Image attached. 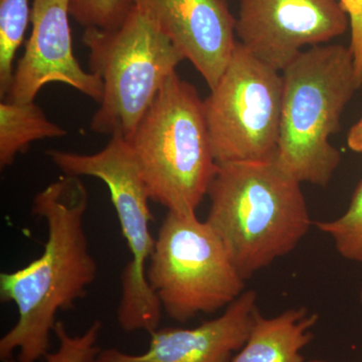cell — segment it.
<instances>
[{"label":"cell","instance_id":"277c9868","mask_svg":"<svg viewBox=\"0 0 362 362\" xmlns=\"http://www.w3.org/2000/svg\"><path fill=\"white\" fill-rule=\"evenodd\" d=\"M150 201L168 211L194 214L218 171L194 85L175 71L128 138Z\"/></svg>","mask_w":362,"mask_h":362},{"label":"cell","instance_id":"ffe728a7","mask_svg":"<svg viewBox=\"0 0 362 362\" xmlns=\"http://www.w3.org/2000/svg\"><path fill=\"white\" fill-rule=\"evenodd\" d=\"M347 145L352 151L362 153V117L350 128L347 135Z\"/></svg>","mask_w":362,"mask_h":362},{"label":"cell","instance_id":"8fae6325","mask_svg":"<svg viewBox=\"0 0 362 362\" xmlns=\"http://www.w3.org/2000/svg\"><path fill=\"white\" fill-rule=\"evenodd\" d=\"M153 21L213 89L238 42L226 0H131Z\"/></svg>","mask_w":362,"mask_h":362},{"label":"cell","instance_id":"7c38bea8","mask_svg":"<svg viewBox=\"0 0 362 362\" xmlns=\"http://www.w3.org/2000/svg\"><path fill=\"white\" fill-rule=\"evenodd\" d=\"M258 295L246 290L223 314L194 328H157L139 354L102 350L93 362H230L249 337Z\"/></svg>","mask_w":362,"mask_h":362},{"label":"cell","instance_id":"9c48e42d","mask_svg":"<svg viewBox=\"0 0 362 362\" xmlns=\"http://www.w3.org/2000/svg\"><path fill=\"white\" fill-rule=\"evenodd\" d=\"M349 25L339 0H240L235 33L247 51L282 71L307 47L327 44Z\"/></svg>","mask_w":362,"mask_h":362},{"label":"cell","instance_id":"d6986e66","mask_svg":"<svg viewBox=\"0 0 362 362\" xmlns=\"http://www.w3.org/2000/svg\"><path fill=\"white\" fill-rule=\"evenodd\" d=\"M349 18L351 40L349 49L354 57L357 80L362 87V0H339Z\"/></svg>","mask_w":362,"mask_h":362},{"label":"cell","instance_id":"7402d4cb","mask_svg":"<svg viewBox=\"0 0 362 362\" xmlns=\"http://www.w3.org/2000/svg\"><path fill=\"white\" fill-rule=\"evenodd\" d=\"M359 302H361V306H362V287L361 289V292H359Z\"/></svg>","mask_w":362,"mask_h":362},{"label":"cell","instance_id":"52a82bcc","mask_svg":"<svg viewBox=\"0 0 362 362\" xmlns=\"http://www.w3.org/2000/svg\"><path fill=\"white\" fill-rule=\"evenodd\" d=\"M162 309L177 322L226 308L246 290L223 242L197 214L168 211L146 270Z\"/></svg>","mask_w":362,"mask_h":362},{"label":"cell","instance_id":"ba28073f","mask_svg":"<svg viewBox=\"0 0 362 362\" xmlns=\"http://www.w3.org/2000/svg\"><path fill=\"white\" fill-rule=\"evenodd\" d=\"M281 71L238 42L230 63L204 100L218 163L275 158L282 115Z\"/></svg>","mask_w":362,"mask_h":362},{"label":"cell","instance_id":"ac0fdd59","mask_svg":"<svg viewBox=\"0 0 362 362\" xmlns=\"http://www.w3.org/2000/svg\"><path fill=\"white\" fill-rule=\"evenodd\" d=\"M131 0H71L70 13L85 28L112 30L127 16Z\"/></svg>","mask_w":362,"mask_h":362},{"label":"cell","instance_id":"e0dca14e","mask_svg":"<svg viewBox=\"0 0 362 362\" xmlns=\"http://www.w3.org/2000/svg\"><path fill=\"white\" fill-rule=\"evenodd\" d=\"M102 329V323L95 321L81 335H71L65 323L58 321L54 326V334L58 339L56 351L49 352L45 362H93L102 351L98 346V337ZM6 362H18L13 358Z\"/></svg>","mask_w":362,"mask_h":362},{"label":"cell","instance_id":"44dd1931","mask_svg":"<svg viewBox=\"0 0 362 362\" xmlns=\"http://www.w3.org/2000/svg\"><path fill=\"white\" fill-rule=\"evenodd\" d=\"M308 362H332L330 361H327V359H312V361Z\"/></svg>","mask_w":362,"mask_h":362},{"label":"cell","instance_id":"6da1fadb","mask_svg":"<svg viewBox=\"0 0 362 362\" xmlns=\"http://www.w3.org/2000/svg\"><path fill=\"white\" fill-rule=\"evenodd\" d=\"M88 204L87 187L77 176H62L33 197V213L47 223V240L39 258L0 274V299L16 305L18 315L0 339L2 362L45 358L59 312L84 298L96 280L84 228Z\"/></svg>","mask_w":362,"mask_h":362},{"label":"cell","instance_id":"2e32d148","mask_svg":"<svg viewBox=\"0 0 362 362\" xmlns=\"http://www.w3.org/2000/svg\"><path fill=\"white\" fill-rule=\"evenodd\" d=\"M315 226L332 240L343 259L362 264V180L342 216L332 221H317Z\"/></svg>","mask_w":362,"mask_h":362},{"label":"cell","instance_id":"4fadbf2b","mask_svg":"<svg viewBox=\"0 0 362 362\" xmlns=\"http://www.w3.org/2000/svg\"><path fill=\"white\" fill-rule=\"evenodd\" d=\"M319 315L296 307L272 317L257 312L249 337L230 362H306L302 351L313 340Z\"/></svg>","mask_w":362,"mask_h":362},{"label":"cell","instance_id":"30bf717a","mask_svg":"<svg viewBox=\"0 0 362 362\" xmlns=\"http://www.w3.org/2000/svg\"><path fill=\"white\" fill-rule=\"evenodd\" d=\"M70 4L71 0H33L32 33L4 100L33 102L42 88L59 83L100 103L103 83L86 71L74 54Z\"/></svg>","mask_w":362,"mask_h":362},{"label":"cell","instance_id":"9a60e30c","mask_svg":"<svg viewBox=\"0 0 362 362\" xmlns=\"http://www.w3.org/2000/svg\"><path fill=\"white\" fill-rule=\"evenodd\" d=\"M32 0H0V96L8 93L14 59L32 23Z\"/></svg>","mask_w":362,"mask_h":362},{"label":"cell","instance_id":"3957f363","mask_svg":"<svg viewBox=\"0 0 362 362\" xmlns=\"http://www.w3.org/2000/svg\"><path fill=\"white\" fill-rule=\"evenodd\" d=\"M282 115L276 160L301 183L325 187L341 161L330 142L361 87L354 57L342 45L308 47L281 71Z\"/></svg>","mask_w":362,"mask_h":362},{"label":"cell","instance_id":"5b68a950","mask_svg":"<svg viewBox=\"0 0 362 362\" xmlns=\"http://www.w3.org/2000/svg\"><path fill=\"white\" fill-rule=\"evenodd\" d=\"M82 42L89 51L90 73L103 83L90 130L128 139L185 57L133 4L120 25L85 28Z\"/></svg>","mask_w":362,"mask_h":362},{"label":"cell","instance_id":"7a4b0ae2","mask_svg":"<svg viewBox=\"0 0 362 362\" xmlns=\"http://www.w3.org/2000/svg\"><path fill=\"white\" fill-rule=\"evenodd\" d=\"M301 185L276 157L218 163L206 221L245 280L294 251L310 230Z\"/></svg>","mask_w":362,"mask_h":362},{"label":"cell","instance_id":"5bb4252c","mask_svg":"<svg viewBox=\"0 0 362 362\" xmlns=\"http://www.w3.org/2000/svg\"><path fill=\"white\" fill-rule=\"evenodd\" d=\"M66 131L52 122L33 102L0 103V168H8L37 140L65 137Z\"/></svg>","mask_w":362,"mask_h":362},{"label":"cell","instance_id":"8992f818","mask_svg":"<svg viewBox=\"0 0 362 362\" xmlns=\"http://www.w3.org/2000/svg\"><path fill=\"white\" fill-rule=\"evenodd\" d=\"M49 160L64 175L90 176L103 181L110 192L121 232L131 254L121 275L120 303L117 320L125 332L158 328L162 306L147 282V265L156 239L150 230L154 221L150 197L129 142L122 135L111 136L106 146L96 153L80 154L64 150H47Z\"/></svg>","mask_w":362,"mask_h":362}]
</instances>
